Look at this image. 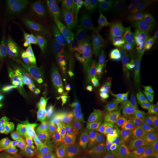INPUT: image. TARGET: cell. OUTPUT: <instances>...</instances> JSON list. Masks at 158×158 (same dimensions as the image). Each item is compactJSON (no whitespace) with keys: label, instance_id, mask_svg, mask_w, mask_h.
<instances>
[{"label":"cell","instance_id":"obj_1","mask_svg":"<svg viewBox=\"0 0 158 158\" xmlns=\"http://www.w3.org/2000/svg\"><path fill=\"white\" fill-rule=\"evenodd\" d=\"M87 3L80 0L18 2V40L26 45L53 43L66 37L80 22Z\"/></svg>","mask_w":158,"mask_h":158},{"label":"cell","instance_id":"obj_2","mask_svg":"<svg viewBox=\"0 0 158 158\" xmlns=\"http://www.w3.org/2000/svg\"><path fill=\"white\" fill-rule=\"evenodd\" d=\"M68 62L74 73L93 90L129 106L148 108L145 90L127 76L83 56H74Z\"/></svg>","mask_w":158,"mask_h":158},{"label":"cell","instance_id":"obj_3","mask_svg":"<svg viewBox=\"0 0 158 158\" xmlns=\"http://www.w3.org/2000/svg\"><path fill=\"white\" fill-rule=\"evenodd\" d=\"M92 36L98 44L115 53L133 51L139 44L140 28L135 14L127 5L113 3L94 13Z\"/></svg>","mask_w":158,"mask_h":158},{"label":"cell","instance_id":"obj_4","mask_svg":"<svg viewBox=\"0 0 158 158\" xmlns=\"http://www.w3.org/2000/svg\"><path fill=\"white\" fill-rule=\"evenodd\" d=\"M53 135L28 106L24 107L19 122V158H58Z\"/></svg>","mask_w":158,"mask_h":158},{"label":"cell","instance_id":"obj_5","mask_svg":"<svg viewBox=\"0 0 158 158\" xmlns=\"http://www.w3.org/2000/svg\"><path fill=\"white\" fill-rule=\"evenodd\" d=\"M113 135H115L127 156H135L141 139L142 122L136 112L129 106L110 99L106 102Z\"/></svg>","mask_w":158,"mask_h":158},{"label":"cell","instance_id":"obj_6","mask_svg":"<svg viewBox=\"0 0 158 158\" xmlns=\"http://www.w3.org/2000/svg\"><path fill=\"white\" fill-rule=\"evenodd\" d=\"M68 90L70 98V109L75 121H81L88 124L93 131L113 135L111 120L106 108L94 100L91 103L86 102Z\"/></svg>","mask_w":158,"mask_h":158},{"label":"cell","instance_id":"obj_7","mask_svg":"<svg viewBox=\"0 0 158 158\" xmlns=\"http://www.w3.org/2000/svg\"><path fill=\"white\" fill-rule=\"evenodd\" d=\"M17 92L14 91L6 108L0 130V158H19V122Z\"/></svg>","mask_w":158,"mask_h":158},{"label":"cell","instance_id":"obj_8","mask_svg":"<svg viewBox=\"0 0 158 158\" xmlns=\"http://www.w3.org/2000/svg\"><path fill=\"white\" fill-rule=\"evenodd\" d=\"M139 13L148 40L158 49V0L140 1Z\"/></svg>","mask_w":158,"mask_h":158},{"label":"cell","instance_id":"obj_9","mask_svg":"<svg viewBox=\"0 0 158 158\" xmlns=\"http://www.w3.org/2000/svg\"><path fill=\"white\" fill-rule=\"evenodd\" d=\"M77 155L80 158H100L93 135L85 139L79 148Z\"/></svg>","mask_w":158,"mask_h":158},{"label":"cell","instance_id":"obj_10","mask_svg":"<svg viewBox=\"0 0 158 158\" xmlns=\"http://www.w3.org/2000/svg\"><path fill=\"white\" fill-rule=\"evenodd\" d=\"M93 130L88 124L81 121H75L73 127L69 132V137L73 141H82L92 135Z\"/></svg>","mask_w":158,"mask_h":158},{"label":"cell","instance_id":"obj_11","mask_svg":"<svg viewBox=\"0 0 158 158\" xmlns=\"http://www.w3.org/2000/svg\"><path fill=\"white\" fill-rule=\"evenodd\" d=\"M151 138L153 139V143L158 151V115L154 119L151 129Z\"/></svg>","mask_w":158,"mask_h":158},{"label":"cell","instance_id":"obj_12","mask_svg":"<svg viewBox=\"0 0 158 158\" xmlns=\"http://www.w3.org/2000/svg\"><path fill=\"white\" fill-rule=\"evenodd\" d=\"M156 100L158 103V74L156 79Z\"/></svg>","mask_w":158,"mask_h":158},{"label":"cell","instance_id":"obj_13","mask_svg":"<svg viewBox=\"0 0 158 158\" xmlns=\"http://www.w3.org/2000/svg\"><path fill=\"white\" fill-rule=\"evenodd\" d=\"M67 158H80V156H79L77 154H71Z\"/></svg>","mask_w":158,"mask_h":158}]
</instances>
